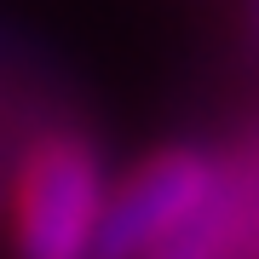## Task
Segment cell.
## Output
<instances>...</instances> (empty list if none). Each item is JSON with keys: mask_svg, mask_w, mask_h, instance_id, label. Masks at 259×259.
<instances>
[{"mask_svg": "<svg viewBox=\"0 0 259 259\" xmlns=\"http://www.w3.org/2000/svg\"><path fill=\"white\" fill-rule=\"evenodd\" d=\"M231 179H236V202H242V248H248V259H259V139L231 167Z\"/></svg>", "mask_w": 259, "mask_h": 259, "instance_id": "obj_4", "label": "cell"}, {"mask_svg": "<svg viewBox=\"0 0 259 259\" xmlns=\"http://www.w3.org/2000/svg\"><path fill=\"white\" fill-rule=\"evenodd\" d=\"M104 196V150L75 127H47L12 179V259H87Z\"/></svg>", "mask_w": 259, "mask_h": 259, "instance_id": "obj_1", "label": "cell"}, {"mask_svg": "<svg viewBox=\"0 0 259 259\" xmlns=\"http://www.w3.org/2000/svg\"><path fill=\"white\" fill-rule=\"evenodd\" d=\"M242 12H248V35H253V47H259V0H242Z\"/></svg>", "mask_w": 259, "mask_h": 259, "instance_id": "obj_5", "label": "cell"}, {"mask_svg": "<svg viewBox=\"0 0 259 259\" xmlns=\"http://www.w3.org/2000/svg\"><path fill=\"white\" fill-rule=\"evenodd\" d=\"M225 185V161L207 144H161L104 196L87 259H139L167 231L202 213V202Z\"/></svg>", "mask_w": 259, "mask_h": 259, "instance_id": "obj_2", "label": "cell"}, {"mask_svg": "<svg viewBox=\"0 0 259 259\" xmlns=\"http://www.w3.org/2000/svg\"><path fill=\"white\" fill-rule=\"evenodd\" d=\"M139 259H248V248H242V202H236L231 167H225V185L202 202V213H190L179 231H167Z\"/></svg>", "mask_w": 259, "mask_h": 259, "instance_id": "obj_3", "label": "cell"}]
</instances>
